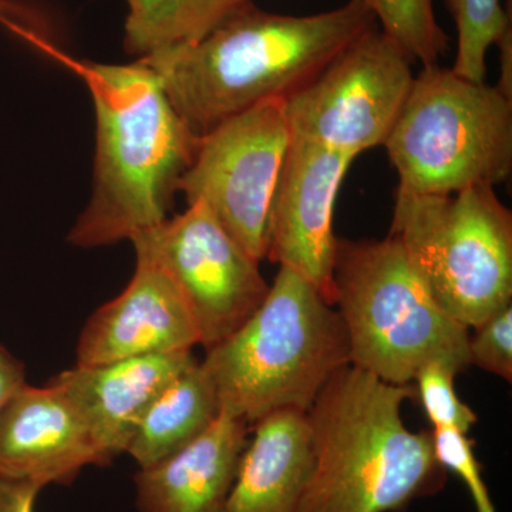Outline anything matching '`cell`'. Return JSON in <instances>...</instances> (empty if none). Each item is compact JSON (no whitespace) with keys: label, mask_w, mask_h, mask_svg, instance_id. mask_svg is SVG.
<instances>
[{"label":"cell","mask_w":512,"mask_h":512,"mask_svg":"<svg viewBox=\"0 0 512 512\" xmlns=\"http://www.w3.org/2000/svg\"><path fill=\"white\" fill-rule=\"evenodd\" d=\"M377 22L362 0L278 15L248 3L195 45L143 57L198 137L262 101L288 99Z\"/></svg>","instance_id":"6da1fadb"},{"label":"cell","mask_w":512,"mask_h":512,"mask_svg":"<svg viewBox=\"0 0 512 512\" xmlns=\"http://www.w3.org/2000/svg\"><path fill=\"white\" fill-rule=\"evenodd\" d=\"M79 69L96 109V156L92 197L67 241L90 249L131 241L167 220L201 137L143 60Z\"/></svg>","instance_id":"7a4b0ae2"},{"label":"cell","mask_w":512,"mask_h":512,"mask_svg":"<svg viewBox=\"0 0 512 512\" xmlns=\"http://www.w3.org/2000/svg\"><path fill=\"white\" fill-rule=\"evenodd\" d=\"M413 396L353 365L332 376L306 412L313 467L298 512L400 511L443 487L431 433L402 419Z\"/></svg>","instance_id":"3957f363"},{"label":"cell","mask_w":512,"mask_h":512,"mask_svg":"<svg viewBox=\"0 0 512 512\" xmlns=\"http://www.w3.org/2000/svg\"><path fill=\"white\" fill-rule=\"evenodd\" d=\"M220 410L254 426L279 410L308 412L342 367L348 333L338 309L298 272L279 266L258 309L201 362Z\"/></svg>","instance_id":"277c9868"},{"label":"cell","mask_w":512,"mask_h":512,"mask_svg":"<svg viewBox=\"0 0 512 512\" xmlns=\"http://www.w3.org/2000/svg\"><path fill=\"white\" fill-rule=\"evenodd\" d=\"M333 286L350 365L392 384L412 383L430 362L470 366V329L441 308L396 238L338 239Z\"/></svg>","instance_id":"5b68a950"},{"label":"cell","mask_w":512,"mask_h":512,"mask_svg":"<svg viewBox=\"0 0 512 512\" xmlns=\"http://www.w3.org/2000/svg\"><path fill=\"white\" fill-rule=\"evenodd\" d=\"M384 147L400 191L454 194L477 185L497 187L512 171V99L451 67L424 66Z\"/></svg>","instance_id":"8992f818"},{"label":"cell","mask_w":512,"mask_h":512,"mask_svg":"<svg viewBox=\"0 0 512 512\" xmlns=\"http://www.w3.org/2000/svg\"><path fill=\"white\" fill-rule=\"evenodd\" d=\"M389 235L441 308L468 329L511 305L512 214L495 187L454 194L397 190Z\"/></svg>","instance_id":"52a82bcc"},{"label":"cell","mask_w":512,"mask_h":512,"mask_svg":"<svg viewBox=\"0 0 512 512\" xmlns=\"http://www.w3.org/2000/svg\"><path fill=\"white\" fill-rule=\"evenodd\" d=\"M291 138L285 99L262 101L201 136L180 183L187 204L205 205L258 262Z\"/></svg>","instance_id":"ba28073f"},{"label":"cell","mask_w":512,"mask_h":512,"mask_svg":"<svg viewBox=\"0 0 512 512\" xmlns=\"http://www.w3.org/2000/svg\"><path fill=\"white\" fill-rule=\"evenodd\" d=\"M413 60L373 28L285 99L291 136L356 158L384 146L414 80Z\"/></svg>","instance_id":"9c48e42d"},{"label":"cell","mask_w":512,"mask_h":512,"mask_svg":"<svg viewBox=\"0 0 512 512\" xmlns=\"http://www.w3.org/2000/svg\"><path fill=\"white\" fill-rule=\"evenodd\" d=\"M183 293L205 350L237 332L264 302L269 285L259 262L201 202L131 239Z\"/></svg>","instance_id":"30bf717a"},{"label":"cell","mask_w":512,"mask_h":512,"mask_svg":"<svg viewBox=\"0 0 512 512\" xmlns=\"http://www.w3.org/2000/svg\"><path fill=\"white\" fill-rule=\"evenodd\" d=\"M355 158L292 137L269 218V261L298 272L335 305L333 265L338 238L333 214Z\"/></svg>","instance_id":"8fae6325"},{"label":"cell","mask_w":512,"mask_h":512,"mask_svg":"<svg viewBox=\"0 0 512 512\" xmlns=\"http://www.w3.org/2000/svg\"><path fill=\"white\" fill-rule=\"evenodd\" d=\"M195 345H200V335L183 293L153 259L137 255L136 271L124 291L84 323L76 365L168 355Z\"/></svg>","instance_id":"7c38bea8"},{"label":"cell","mask_w":512,"mask_h":512,"mask_svg":"<svg viewBox=\"0 0 512 512\" xmlns=\"http://www.w3.org/2000/svg\"><path fill=\"white\" fill-rule=\"evenodd\" d=\"M89 466L107 463L62 387L23 384L0 410V477L45 488L72 484Z\"/></svg>","instance_id":"4fadbf2b"},{"label":"cell","mask_w":512,"mask_h":512,"mask_svg":"<svg viewBox=\"0 0 512 512\" xmlns=\"http://www.w3.org/2000/svg\"><path fill=\"white\" fill-rule=\"evenodd\" d=\"M198 360L192 350L131 357L97 366H74L50 382L62 387L83 417L106 460L126 453L151 403Z\"/></svg>","instance_id":"5bb4252c"},{"label":"cell","mask_w":512,"mask_h":512,"mask_svg":"<svg viewBox=\"0 0 512 512\" xmlns=\"http://www.w3.org/2000/svg\"><path fill=\"white\" fill-rule=\"evenodd\" d=\"M248 424L222 412L201 436L134 477L140 512H227Z\"/></svg>","instance_id":"9a60e30c"},{"label":"cell","mask_w":512,"mask_h":512,"mask_svg":"<svg viewBox=\"0 0 512 512\" xmlns=\"http://www.w3.org/2000/svg\"><path fill=\"white\" fill-rule=\"evenodd\" d=\"M239 461L227 512H298L313 467L311 430L301 410H279L254 424Z\"/></svg>","instance_id":"2e32d148"},{"label":"cell","mask_w":512,"mask_h":512,"mask_svg":"<svg viewBox=\"0 0 512 512\" xmlns=\"http://www.w3.org/2000/svg\"><path fill=\"white\" fill-rule=\"evenodd\" d=\"M220 414L217 390L201 362L158 394L138 424L126 453L138 468L153 466L201 436Z\"/></svg>","instance_id":"e0dca14e"},{"label":"cell","mask_w":512,"mask_h":512,"mask_svg":"<svg viewBox=\"0 0 512 512\" xmlns=\"http://www.w3.org/2000/svg\"><path fill=\"white\" fill-rule=\"evenodd\" d=\"M124 47L143 57L195 45L252 0H126Z\"/></svg>","instance_id":"ac0fdd59"},{"label":"cell","mask_w":512,"mask_h":512,"mask_svg":"<svg viewBox=\"0 0 512 512\" xmlns=\"http://www.w3.org/2000/svg\"><path fill=\"white\" fill-rule=\"evenodd\" d=\"M448 12L457 28V53L454 73L471 82L484 83L487 53L511 29V3L503 0H446Z\"/></svg>","instance_id":"d6986e66"},{"label":"cell","mask_w":512,"mask_h":512,"mask_svg":"<svg viewBox=\"0 0 512 512\" xmlns=\"http://www.w3.org/2000/svg\"><path fill=\"white\" fill-rule=\"evenodd\" d=\"M372 10L384 35L413 62L439 64L448 50V36L434 15L433 0H362Z\"/></svg>","instance_id":"ffe728a7"},{"label":"cell","mask_w":512,"mask_h":512,"mask_svg":"<svg viewBox=\"0 0 512 512\" xmlns=\"http://www.w3.org/2000/svg\"><path fill=\"white\" fill-rule=\"evenodd\" d=\"M457 370L443 362L421 366L413 382L433 429H453L467 434L477 423V414L461 402L454 389Z\"/></svg>","instance_id":"44dd1931"},{"label":"cell","mask_w":512,"mask_h":512,"mask_svg":"<svg viewBox=\"0 0 512 512\" xmlns=\"http://www.w3.org/2000/svg\"><path fill=\"white\" fill-rule=\"evenodd\" d=\"M431 439L440 466L453 471L466 484L476 512H497L485 485L483 467L474 454V441L453 429H433Z\"/></svg>","instance_id":"7402d4cb"},{"label":"cell","mask_w":512,"mask_h":512,"mask_svg":"<svg viewBox=\"0 0 512 512\" xmlns=\"http://www.w3.org/2000/svg\"><path fill=\"white\" fill-rule=\"evenodd\" d=\"M468 335V362L485 372L512 380V305L477 325Z\"/></svg>","instance_id":"603a6c76"},{"label":"cell","mask_w":512,"mask_h":512,"mask_svg":"<svg viewBox=\"0 0 512 512\" xmlns=\"http://www.w3.org/2000/svg\"><path fill=\"white\" fill-rule=\"evenodd\" d=\"M43 487L32 481L0 477V512H35Z\"/></svg>","instance_id":"cb8c5ba5"},{"label":"cell","mask_w":512,"mask_h":512,"mask_svg":"<svg viewBox=\"0 0 512 512\" xmlns=\"http://www.w3.org/2000/svg\"><path fill=\"white\" fill-rule=\"evenodd\" d=\"M26 380V365L0 343V410Z\"/></svg>","instance_id":"d4e9b609"}]
</instances>
